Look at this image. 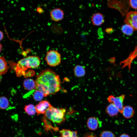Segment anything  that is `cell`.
Segmentation results:
<instances>
[{"mask_svg": "<svg viewBox=\"0 0 137 137\" xmlns=\"http://www.w3.org/2000/svg\"><path fill=\"white\" fill-rule=\"evenodd\" d=\"M36 90L41 91L45 97L55 94L61 89L59 76L49 69L43 70L37 75Z\"/></svg>", "mask_w": 137, "mask_h": 137, "instance_id": "obj_1", "label": "cell"}, {"mask_svg": "<svg viewBox=\"0 0 137 137\" xmlns=\"http://www.w3.org/2000/svg\"><path fill=\"white\" fill-rule=\"evenodd\" d=\"M41 59L37 56H28L19 61L16 63L11 61L9 63L13 68L18 77L23 75L26 71L30 68H36L40 65Z\"/></svg>", "mask_w": 137, "mask_h": 137, "instance_id": "obj_2", "label": "cell"}, {"mask_svg": "<svg viewBox=\"0 0 137 137\" xmlns=\"http://www.w3.org/2000/svg\"><path fill=\"white\" fill-rule=\"evenodd\" d=\"M66 112L65 109L56 108L52 106L47 110L45 114V116L50 121L60 124L65 121Z\"/></svg>", "mask_w": 137, "mask_h": 137, "instance_id": "obj_3", "label": "cell"}, {"mask_svg": "<svg viewBox=\"0 0 137 137\" xmlns=\"http://www.w3.org/2000/svg\"><path fill=\"white\" fill-rule=\"evenodd\" d=\"M45 60L49 65L52 67L56 66L61 63V54L57 50H50L47 52Z\"/></svg>", "mask_w": 137, "mask_h": 137, "instance_id": "obj_4", "label": "cell"}, {"mask_svg": "<svg viewBox=\"0 0 137 137\" xmlns=\"http://www.w3.org/2000/svg\"><path fill=\"white\" fill-rule=\"evenodd\" d=\"M125 22L134 30H137V11H130L127 14Z\"/></svg>", "mask_w": 137, "mask_h": 137, "instance_id": "obj_5", "label": "cell"}, {"mask_svg": "<svg viewBox=\"0 0 137 137\" xmlns=\"http://www.w3.org/2000/svg\"><path fill=\"white\" fill-rule=\"evenodd\" d=\"M125 97L124 94L116 97L111 95L108 97V100L109 102L113 103L118 109L119 113H121L124 107L123 104Z\"/></svg>", "mask_w": 137, "mask_h": 137, "instance_id": "obj_6", "label": "cell"}, {"mask_svg": "<svg viewBox=\"0 0 137 137\" xmlns=\"http://www.w3.org/2000/svg\"><path fill=\"white\" fill-rule=\"evenodd\" d=\"M52 106L49 102L46 100L41 101L35 107L38 115L45 114L47 110Z\"/></svg>", "mask_w": 137, "mask_h": 137, "instance_id": "obj_7", "label": "cell"}, {"mask_svg": "<svg viewBox=\"0 0 137 137\" xmlns=\"http://www.w3.org/2000/svg\"><path fill=\"white\" fill-rule=\"evenodd\" d=\"M63 11L60 8H56L52 10L50 12V16L52 20L56 22L60 21L64 18Z\"/></svg>", "mask_w": 137, "mask_h": 137, "instance_id": "obj_8", "label": "cell"}, {"mask_svg": "<svg viewBox=\"0 0 137 137\" xmlns=\"http://www.w3.org/2000/svg\"><path fill=\"white\" fill-rule=\"evenodd\" d=\"M91 20L93 25L99 26L104 23L105 19L103 15L99 12L94 13L92 16Z\"/></svg>", "mask_w": 137, "mask_h": 137, "instance_id": "obj_9", "label": "cell"}, {"mask_svg": "<svg viewBox=\"0 0 137 137\" xmlns=\"http://www.w3.org/2000/svg\"><path fill=\"white\" fill-rule=\"evenodd\" d=\"M99 123L98 119L95 117H91L88 119L87 122V126L90 130H94L98 128Z\"/></svg>", "mask_w": 137, "mask_h": 137, "instance_id": "obj_10", "label": "cell"}, {"mask_svg": "<svg viewBox=\"0 0 137 137\" xmlns=\"http://www.w3.org/2000/svg\"><path fill=\"white\" fill-rule=\"evenodd\" d=\"M125 118L129 119L132 118L133 116L134 111L133 108L129 106H124L121 113Z\"/></svg>", "mask_w": 137, "mask_h": 137, "instance_id": "obj_11", "label": "cell"}, {"mask_svg": "<svg viewBox=\"0 0 137 137\" xmlns=\"http://www.w3.org/2000/svg\"><path fill=\"white\" fill-rule=\"evenodd\" d=\"M107 113L111 116H116L119 112L118 108L112 103L108 105L106 109Z\"/></svg>", "mask_w": 137, "mask_h": 137, "instance_id": "obj_12", "label": "cell"}, {"mask_svg": "<svg viewBox=\"0 0 137 137\" xmlns=\"http://www.w3.org/2000/svg\"><path fill=\"white\" fill-rule=\"evenodd\" d=\"M23 85L24 88L27 90H32L36 88L35 81L31 79H27L25 80Z\"/></svg>", "mask_w": 137, "mask_h": 137, "instance_id": "obj_13", "label": "cell"}, {"mask_svg": "<svg viewBox=\"0 0 137 137\" xmlns=\"http://www.w3.org/2000/svg\"><path fill=\"white\" fill-rule=\"evenodd\" d=\"M8 66L7 63L4 57L0 56V74H6L8 71Z\"/></svg>", "mask_w": 137, "mask_h": 137, "instance_id": "obj_14", "label": "cell"}, {"mask_svg": "<svg viewBox=\"0 0 137 137\" xmlns=\"http://www.w3.org/2000/svg\"><path fill=\"white\" fill-rule=\"evenodd\" d=\"M59 133L62 137H78L77 131L68 129H62L59 131Z\"/></svg>", "mask_w": 137, "mask_h": 137, "instance_id": "obj_15", "label": "cell"}, {"mask_svg": "<svg viewBox=\"0 0 137 137\" xmlns=\"http://www.w3.org/2000/svg\"><path fill=\"white\" fill-rule=\"evenodd\" d=\"M75 75L77 77L83 76L85 73V68L84 67L80 65L76 66L74 68Z\"/></svg>", "mask_w": 137, "mask_h": 137, "instance_id": "obj_16", "label": "cell"}, {"mask_svg": "<svg viewBox=\"0 0 137 137\" xmlns=\"http://www.w3.org/2000/svg\"><path fill=\"white\" fill-rule=\"evenodd\" d=\"M24 109L26 113L29 115H33L36 113L35 107L32 104L26 106Z\"/></svg>", "mask_w": 137, "mask_h": 137, "instance_id": "obj_17", "label": "cell"}, {"mask_svg": "<svg viewBox=\"0 0 137 137\" xmlns=\"http://www.w3.org/2000/svg\"><path fill=\"white\" fill-rule=\"evenodd\" d=\"M9 102L8 99L4 96L0 97V109H5L8 107Z\"/></svg>", "mask_w": 137, "mask_h": 137, "instance_id": "obj_18", "label": "cell"}, {"mask_svg": "<svg viewBox=\"0 0 137 137\" xmlns=\"http://www.w3.org/2000/svg\"><path fill=\"white\" fill-rule=\"evenodd\" d=\"M133 30L130 26L127 24L123 25L122 28V30L123 33L127 35H131Z\"/></svg>", "mask_w": 137, "mask_h": 137, "instance_id": "obj_19", "label": "cell"}, {"mask_svg": "<svg viewBox=\"0 0 137 137\" xmlns=\"http://www.w3.org/2000/svg\"><path fill=\"white\" fill-rule=\"evenodd\" d=\"M45 96L43 93L38 90H36L33 93V98L36 101L41 100Z\"/></svg>", "mask_w": 137, "mask_h": 137, "instance_id": "obj_20", "label": "cell"}, {"mask_svg": "<svg viewBox=\"0 0 137 137\" xmlns=\"http://www.w3.org/2000/svg\"><path fill=\"white\" fill-rule=\"evenodd\" d=\"M100 137H116L114 134L111 131H103L100 135Z\"/></svg>", "mask_w": 137, "mask_h": 137, "instance_id": "obj_21", "label": "cell"}, {"mask_svg": "<svg viewBox=\"0 0 137 137\" xmlns=\"http://www.w3.org/2000/svg\"><path fill=\"white\" fill-rule=\"evenodd\" d=\"M130 4L132 8L137 9V0H130Z\"/></svg>", "mask_w": 137, "mask_h": 137, "instance_id": "obj_22", "label": "cell"}, {"mask_svg": "<svg viewBox=\"0 0 137 137\" xmlns=\"http://www.w3.org/2000/svg\"><path fill=\"white\" fill-rule=\"evenodd\" d=\"M119 137H130V136L127 134L126 133H123L121 134Z\"/></svg>", "mask_w": 137, "mask_h": 137, "instance_id": "obj_23", "label": "cell"}, {"mask_svg": "<svg viewBox=\"0 0 137 137\" xmlns=\"http://www.w3.org/2000/svg\"><path fill=\"white\" fill-rule=\"evenodd\" d=\"M3 33L2 31H0V41L3 39Z\"/></svg>", "mask_w": 137, "mask_h": 137, "instance_id": "obj_24", "label": "cell"}, {"mask_svg": "<svg viewBox=\"0 0 137 137\" xmlns=\"http://www.w3.org/2000/svg\"><path fill=\"white\" fill-rule=\"evenodd\" d=\"M2 49V44L0 43V53Z\"/></svg>", "mask_w": 137, "mask_h": 137, "instance_id": "obj_25", "label": "cell"}, {"mask_svg": "<svg viewBox=\"0 0 137 137\" xmlns=\"http://www.w3.org/2000/svg\"><path fill=\"white\" fill-rule=\"evenodd\" d=\"M1 75L0 74V82H1V79H2V76H1Z\"/></svg>", "mask_w": 137, "mask_h": 137, "instance_id": "obj_26", "label": "cell"}, {"mask_svg": "<svg viewBox=\"0 0 137 137\" xmlns=\"http://www.w3.org/2000/svg\"><path fill=\"white\" fill-rule=\"evenodd\" d=\"M62 137L61 136H60V137Z\"/></svg>", "mask_w": 137, "mask_h": 137, "instance_id": "obj_27", "label": "cell"}]
</instances>
